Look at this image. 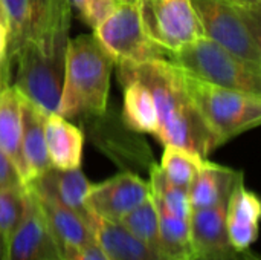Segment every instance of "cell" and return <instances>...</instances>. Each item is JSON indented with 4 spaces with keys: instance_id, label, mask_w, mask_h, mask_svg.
I'll use <instances>...</instances> for the list:
<instances>
[{
    "instance_id": "19",
    "label": "cell",
    "mask_w": 261,
    "mask_h": 260,
    "mask_svg": "<svg viewBox=\"0 0 261 260\" xmlns=\"http://www.w3.org/2000/svg\"><path fill=\"white\" fill-rule=\"evenodd\" d=\"M93 234L110 260H165L118 222L93 216Z\"/></svg>"
},
{
    "instance_id": "14",
    "label": "cell",
    "mask_w": 261,
    "mask_h": 260,
    "mask_svg": "<svg viewBox=\"0 0 261 260\" xmlns=\"http://www.w3.org/2000/svg\"><path fill=\"white\" fill-rule=\"evenodd\" d=\"M47 221V225L58 244L61 256L72 248H80L95 239L93 224L81 215L63 205L57 199L32 192Z\"/></svg>"
},
{
    "instance_id": "1",
    "label": "cell",
    "mask_w": 261,
    "mask_h": 260,
    "mask_svg": "<svg viewBox=\"0 0 261 260\" xmlns=\"http://www.w3.org/2000/svg\"><path fill=\"white\" fill-rule=\"evenodd\" d=\"M119 77L142 81L151 92L158 112L156 136L162 144L190 150L206 159L222 143L208 129L185 90L182 70L168 60L116 63Z\"/></svg>"
},
{
    "instance_id": "30",
    "label": "cell",
    "mask_w": 261,
    "mask_h": 260,
    "mask_svg": "<svg viewBox=\"0 0 261 260\" xmlns=\"http://www.w3.org/2000/svg\"><path fill=\"white\" fill-rule=\"evenodd\" d=\"M24 185L11 159L0 150V187Z\"/></svg>"
},
{
    "instance_id": "24",
    "label": "cell",
    "mask_w": 261,
    "mask_h": 260,
    "mask_svg": "<svg viewBox=\"0 0 261 260\" xmlns=\"http://www.w3.org/2000/svg\"><path fill=\"white\" fill-rule=\"evenodd\" d=\"M118 224H121L135 238H138L141 242H144L145 245H148L151 250H154L162 256L161 238H159V219L151 195H148V198L142 204L133 208L128 215H125Z\"/></svg>"
},
{
    "instance_id": "6",
    "label": "cell",
    "mask_w": 261,
    "mask_h": 260,
    "mask_svg": "<svg viewBox=\"0 0 261 260\" xmlns=\"http://www.w3.org/2000/svg\"><path fill=\"white\" fill-rule=\"evenodd\" d=\"M205 37L217 41L237 57L261 64L260 12L232 0H190Z\"/></svg>"
},
{
    "instance_id": "28",
    "label": "cell",
    "mask_w": 261,
    "mask_h": 260,
    "mask_svg": "<svg viewBox=\"0 0 261 260\" xmlns=\"http://www.w3.org/2000/svg\"><path fill=\"white\" fill-rule=\"evenodd\" d=\"M63 260H110L107 257V254L104 253V250L101 248V245L96 242V239H93L92 242L80 247V248H72L67 250L63 254Z\"/></svg>"
},
{
    "instance_id": "20",
    "label": "cell",
    "mask_w": 261,
    "mask_h": 260,
    "mask_svg": "<svg viewBox=\"0 0 261 260\" xmlns=\"http://www.w3.org/2000/svg\"><path fill=\"white\" fill-rule=\"evenodd\" d=\"M226 204L191 211L190 230L196 254L220 251L231 247L226 230Z\"/></svg>"
},
{
    "instance_id": "11",
    "label": "cell",
    "mask_w": 261,
    "mask_h": 260,
    "mask_svg": "<svg viewBox=\"0 0 261 260\" xmlns=\"http://www.w3.org/2000/svg\"><path fill=\"white\" fill-rule=\"evenodd\" d=\"M150 195V185L138 175L124 172L101 184L90 185L86 196L87 210L104 221L119 222Z\"/></svg>"
},
{
    "instance_id": "33",
    "label": "cell",
    "mask_w": 261,
    "mask_h": 260,
    "mask_svg": "<svg viewBox=\"0 0 261 260\" xmlns=\"http://www.w3.org/2000/svg\"><path fill=\"white\" fill-rule=\"evenodd\" d=\"M0 23L3 26H6V14H5V9H3V3L0 0Z\"/></svg>"
},
{
    "instance_id": "18",
    "label": "cell",
    "mask_w": 261,
    "mask_h": 260,
    "mask_svg": "<svg viewBox=\"0 0 261 260\" xmlns=\"http://www.w3.org/2000/svg\"><path fill=\"white\" fill-rule=\"evenodd\" d=\"M20 115H21V150L26 161L29 182L50 169L44 139V120L46 115L29 100L20 95Z\"/></svg>"
},
{
    "instance_id": "13",
    "label": "cell",
    "mask_w": 261,
    "mask_h": 260,
    "mask_svg": "<svg viewBox=\"0 0 261 260\" xmlns=\"http://www.w3.org/2000/svg\"><path fill=\"white\" fill-rule=\"evenodd\" d=\"M0 150L11 159L24 185L29 184V173L21 150V115L20 93L8 83L0 64Z\"/></svg>"
},
{
    "instance_id": "34",
    "label": "cell",
    "mask_w": 261,
    "mask_h": 260,
    "mask_svg": "<svg viewBox=\"0 0 261 260\" xmlns=\"http://www.w3.org/2000/svg\"><path fill=\"white\" fill-rule=\"evenodd\" d=\"M3 250H5V245H3V242H2V239H0V260L3 257Z\"/></svg>"
},
{
    "instance_id": "23",
    "label": "cell",
    "mask_w": 261,
    "mask_h": 260,
    "mask_svg": "<svg viewBox=\"0 0 261 260\" xmlns=\"http://www.w3.org/2000/svg\"><path fill=\"white\" fill-rule=\"evenodd\" d=\"M203 161H205L203 158H200L199 155L190 150H185L177 146L165 144L159 167L165 173L170 182L188 192Z\"/></svg>"
},
{
    "instance_id": "17",
    "label": "cell",
    "mask_w": 261,
    "mask_h": 260,
    "mask_svg": "<svg viewBox=\"0 0 261 260\" xmlns=\"http://www.w3.org/2000/svg\"><path fill=\"white\" fill-rule=\"evenodd\" d=\"M44 139L50 166L61 170L81 167L84 135L67 118L50 113L44 120Z\"/></svg>"
},
{
    "instance_id": "36",
    "label": "cell",
    "mask_w": 261,
    "mask_h": 260,
    "mask_svg": "<svg viewBox=\"0 0 261 260\" xmlns=\"http://www.w3.org/2000/svg\"><path fill=\"white\" fill-rule=\"evenodd\" d=\"M2 260H6V257H5V254H3V257H2Z\"/></svg>"
},
{
    "instance_id": "22",
    "label": "cell",
    "mask_w": 261,
    "mask_h": 260,
    "mask_svg": "<svg viewBox=\"0 0 261 260\" xmlns=\"http://www.w3.org/2000/svg\"><path fill=\"white\" fill-rule=\"evenodd\" d=\"M119 81L124 87L122 116L125 124L136 132L156 133L158 112L150 89L132 77H119Z\"/></svg>"
},
{
    "instance_id": "10",
    "label": "cell",
    "mask_w": 261,
    "mask_h": 260,
    "mask_svg": "<svg viewBox=\"0 0 261 260\" xmlns=\"http://www.w3.org/2000/svg\"><path fill=\"white\" fill-rule=\"evenodd\" d=\"M6 260H63L32 190L26 187L24 207L14 231L5 244Z\"/></svg>"
},
{
    "instance_id": "16",
    "label": "cell",
    "mask_w": 261,
    "mask_h": 260,
    "mask_svg": "<svg viewBox=\"0 0 261 260\" xmlns=\"http://www.w3.org/2000/svg\"><path fill=\"white\" fill-rule=\"evenodd\" d=\"M240 179H243L242 172L205 159L188 188L191 208L199 210L226 204Z\"/></svg>"
},
{
    "instance_id": "8",
    "label": "cell",
    "mask_w": 261,
    "mask_h": 260,
    "mask_svg": "<svg viewBox=\"0 0 261 260\" xmlns=\"http://www.w3.org/2000/svg\"><path fill=\"white\" fill-rule=\"evenodd\" d=\"M142 28L168 52L205 37L190 0H136Z\"/></svg>"
},
{
    "instance_id": "25",
    "label": "cell",
    "mask_w": 261,
    "mask_h": 260,
    "mask_svg": "<svg viewBox=\"0 0 261 260\" xmlns=\"http://www.w3.org/2000/svg\"><path fill=\"white\" fill-rule=\"evenodd\" d=\"M148 185H150V192L156 195L173 215L190 221L193 208L190 204L188 192L170 182L159 166L154 164L151 166Z\"/></svg>"
},
{
    "instance_id": "26",
    "label": "cell",
    "mask_w": 261,
    "mask_h": 260,
    "mask_svg": "<svg viewBox=\"0 0 261 260\" xmlns=\"http://www.w3.org/2000/svg\"><path fill=\"white\" fill-rule=\"evenodd\" d=\"M26 185L0 187V239L3 245L14 231L24 207Z\"/></svg>"
},
{
    "instance_id": "3",
    "label": "cell",
    "mask_w": 261,
    "mask_h": 260,
    "mask_svg": "<svg viewBox=\"0 0 261 260\" xmlns=\"http://www.w3.org/2000/svg\"><path fill=\"white\" fill-rule=\"evenodd\" d=\"M69 32H57L41 38L23 40L9 54L6 61H15L14 87L34 103L46 116L57 112L63 78Z\"/></svg>"
},
{
    "instance_id": "31",
    "label": "cell",
    "mask_w": 261,
    "mask_h": 260,
    "mask_svg": "<svg viewBox=\"0 0 261 260\" xmlns=\"http://www.w3.org/2000/svg\"><path fill=\"white\" fill-rule=\"evenodd\" d=\"M6 48H8V29L0 23V64L5 60L6 55Z\"/></svg>"
},
{
    "instance_id": "7",
    "label": "cell",
    "mask_w": 261,
    "mask_h": 260,
    "mask_svg": "<svg viewBox=\"0 0 261 260\" xmlns=\"http://www.w3.org/2000/svg\"><path fill=\"white\" fill-rule=\"evenodd\" d=\"M95 29V37L116 63L168 60L170 52L148 38L136 2H121Z\"/></svg>"
},
{
    "instance_id": "2",
    "label": "cell",
    "mask_w": 261,
    "mask_h": 260,
    "mask_svg": "<svg viewBox=\"0 0 261 260\" xmlns=\"http://www.w3.org/2000/svg\"><path fill=\"white\" fill-rule=\"evenodd\" d=\"M115 60L95 35L67 41L64 78L57 112L64 118L102 115L107 107Z\"/></svg>"
},
{
    "instance_id": "4",
    "label": "cell",
    "mask_w": 261,
    "mask_h": 260,
    "mask_svg": "<svg viewBox=\"0 0 261 260\" xmlns=\"http://www.w3.org/2000/svg\"><path fill=\"white\" fill-rule=\"evenodd\" d=\"M168 61L202 81L261 97V64L237 57L208 37L170 52Z\"/></svg>"
},
{
    "instance_id": "27",
    "label": "cell",
    "mask_w": 261,
    "mask_h": 260,
    "mask_svg": "<svg viewBox=\"0 0 261 260\" xmlns=\"http://www.w3.org/2000/svg\"><path fill=\"white\" fill-rule=\"evenodd\" d=\"M119 3L121 0H83V3L76 9L89 26L96 28L115 11Z\"/></svg>"
},
{
    "instance_id": "15",
    "label": "cell",
    "mask_w": 261,
    "mask_h": 260,
    "mask_svg": "<svg viewBox=\"0 0 261 260\" xmlns=\"http://www.w3.org/2000/svg\"><path fill=\"white\" fill-rule=\"evenodd\" d=\"M260 215L258 198L246 190L243 179H240L226 204V230L232 248L249 250L257 241Z\"/></svg>"
},
{
    "instance_id": "35",
    "label": "cell",
    "mask_w": 261,
    "mask_h": 260,
    "mask_svg": "<svg viewBox=\"0 0 261 260\" xmlns=\"http://www.w3.org/2000/svg\"><path fill=\"white\" fill-rule=\"evenodd\" d=\"M121 2H136V0H121Z\"/></svg>"
},
{
    "instance_id": "9",
    "label": "cell",
    "mask_w": 261,
    "mask_h": 260,
    "mask_svg": "<svg viewBox=\"0 0 261 260\" xmlns=\"http://www.w3.org/2000/svg\"><path fill=\"white\" fill-rule=\"evenodd\" d=\"M9 54L18 43L70 29V0H2Z\"/></svg>"
},
{
    "instance_id": "21",
    "label": "cell",
    "mask_w": 261,
    "mask_h": 260,
    "mask_svg": "<svg viewBox=\"0 0 261 260\" xmlns=\"http://www.w3.org/2000/svg\"><path fill=\"white\" fill-rule=\"evenodd\" d=\"M154 202L158 219H159V238H161V253L165 260H191L196 256L193 242L190 221L173 215L165 204L150 192Z\"/></svg>"
},
{
    "instance_id": "12",
    "label": "cell",
    "mask_w": 261,
    "mask_h": 260,
    "mask_svg": "<svg viewBox=\"0 0 261 260\" xmlns=\"http://www.w3.org/2000/svg\"><path fill=\"white\" fill-rule=\"evenodd\" d=\"M90 182L81 169L61 170L50 167L38 178L32 179L26 187L44 196H50L81 215L86 221L93 224V215L86 207V196L90 190Z\"/></svg>"
},
{
    "instance_id": "29",
    "label": "cell",
    "mask_w": 261,
    "mask_h": 260,
    "mask_svg": "<svg viewBox=\"0 0 261 260\" xmlns=\"http://www.w3.org/2000/svg\"><path fill=\"white\" fill-rule=\"evenodd\" d=\"M191 260H258L249 250H236L232 247L211 251V253H200L196 254Z\"/></svg>"
},
{
    "instance_id": "5",
    "label": "cell",
    "mask_w": 261,
    "mask_h": 260,
    "mask_svg": "<svg viewBox=\"0 0 261 260\" xmlns=\"http://www.w3.org/2000/svg\"><path fill=\"white\" fill-rule=\"evenodd\" d=\"M182 80L202 120L222 144L260 124V95L220 87L194 78L184 70Z\"/></svg>"
},
{
    "instance_id": "32",
    "label": "cell",
    "mask_w": 261,
    "mask_h": 260,
    "mask_svg": "<svg viewBox=\"0 0 261 260\" xmlns=\"http://www.w3.org/2000/svg\"><path fill=\"white\" fill-rule=\"evenodd\" d=\"M234 3H237L242 8L255 11V12H261V0H232Z\"/></svg>"
}]
</instances>
